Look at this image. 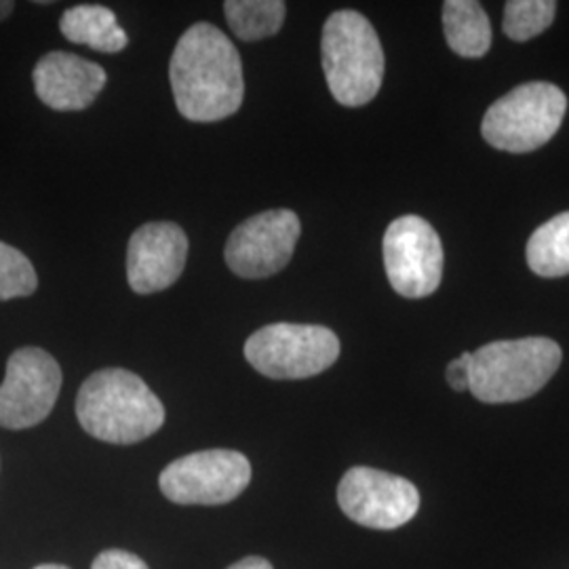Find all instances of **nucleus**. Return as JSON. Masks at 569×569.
<instances>
[{
	"mask_svg": "<svg viewBox=\"0 0 569 569\" xmlns=\"http://www.w3.org/2000/svg\"><path fill=\"white\" fill-rule=\"evenodd\" d=\"M443 30L449 49L460 58L479 60L491 47L488 13L477 0H448L443 4Z\"/></svg>",
	"mask_w": 569,
	"mask_h": 569,
	"instance_id": "15",
	"label": "nucleus"
},
{
	"mask_svg": "<svg viewBox=\"0 0 569 569\" xmlns=\"http://www.w3.org/2000/svg\"><path fill=\"white\" fill-rule=\"evenodd\" d=\"M60 30L68 41L87 44L100 53H119L129 44L114 11L102 4H77L66 9Z\"/></svg>",
	"mask_w": 569,
	"mask_h": 569,
	"instance_id": "14",
	"label": "nucleus"
},
{
	"mask_svg": "<svg viewBox=\"0 0 569 569\" xmlns=\"http://www.w3.org/2000/svg\"><path fill=\"white\" fill-rule=\"evenodd\" d=\"M16 9V2H7V0H0V21L7 20Z\"/></svg>",
	"mask_w": 569,
	"mask_h": 569,
	"instance_id": "23",
	"label": "nucleus"
},
{
	"mask_svg": "<svg viewBox=\"0 0 569 569\" xmlns=\"http://www.w3.org/2000/svg\"><path fill=\"white\" fill-rule=\"evenodd\" d=\"M224 13L241 41H262L283 28L287 4L283 0H228Z\"/></svg>",
	"mask_w": 569,
	"mask_h": 569,
	"instance_id": "17",
	"label": "nucleus"
},
{
	"mask_svg": "<svg viewBox=\"0 0 569 569\" xmlns=\"http://www.w3.org/2000/svg\"><path fill=\"white\" fill-rule=\"evenodd\" d=\"M188 237L171 222H150L131 234L127 249V279L136 293L163 291L182 277Z\"/></svg>",
	"mask_w": 569,
	"mask_h": 569,
	"instance_id": "12",
	"label": "nucleus"
},
{
	"mask_svg": "<svg viewBox=\"0 0 569 569\" xmlns=\"http://www.w3.org/2000/svg\"><path fill=\"white\" fill-rule=\"evenodd\" d=\"M169 81L183 119L224 121L244 98L243 63L224 32L207 21L190 26L176 44Z\"/></svg>",
	"mask_w": 569,
	"mask_h": 569,
	"instance_id": "1",
	"label": "nucleus"
},
{
	"mask_svg": "<svg viewBox=\"0 0 569 569\" xmlns=\"http://www.w3.org/2000/svg\"><path fill=\"white\" fill-rule=\"evenodd\" d=\"M563 361L550 338L500 340L470 352V392L481 403L526 401L549 385Z\"/></svg>",
	"mask_w": 569,
	"mask_h": 569,
	"instance_id": "3",
	"label": "nucleus"
},
{
	"mask_svg": "<svg viewBox=\"0 0 569 569\" xmlns=\"http://www.w3.org/2000/svg\"><path fill=\"white\" fill-rule=\"evenodd\" d=\"M91 569H148V566L133 552L110 549L103 550L96 557Z\"/></svg>",
	"mask_w": 569,
	"mask_h": 569,
	"instance_id": "20",
	"label": "nucleus"
},
{
	"mask_svg": "<svg viewBox=\"0 0 569 569\" xmlns=\"http://www.w3.org/2000/svg\"><path fill=\"white\" fill-rule=\"evenodd\" d=\"M60 363L42 348L23 346L7 361L0 385V427L23 430L49 418L60 397Z\"/></svg>",
	"mask_w": 569,
	"mask_h": 569,
	"instance_id": "9",
	"label": "nucleus"
},
{
	"mask_svg": "<svg viewBox=\"0 0 569 569\" xmlns=\"http://www.w3.org/2000/svg\"><path fill=\"white\" fill-rule=\"evenodd\" d=\"M566 110L568 98L557 84L526 82L489 106L481 133L496 150L526 154L552 140Z\"/></svg>",
	"mask_w": 569,
	"mask_h": 569,
	"instance_id": "5",
	"label": "nucleus"
},
{
	"mask_svg": "<svg viewBox=\"0 0 569 569\" xmlns=\"http://www.w3.org/2000/svg\"><path fill=\"white\" fill-rule=\"evenodd\" d=\"M77 418L87 435L112 446H133L164 425V407L140 376L121 367L100 369L82 382Z\"/></svg>",
	"mask_w": 569,
	"mask_h": 569,
	"instance_id": "2",
	"label": "nucleus"
},
{
	"mask_svg": "<svg viewBox=\"0 0 569 569\" xmlns=\"http://www.w3.org/2000/svg\"><path fill=\"white\" fill-rule=\"evenodd\" d=\"M34 569H70L66 566H58V563H44V566H37Z\"/></svg>",
	"mask_w": 569,
	"mask_h": 569,
	"instance_id": "24",
	"label": "nucleus"
},
{
	"mask_svg": "<svg viewBox=\"0 0 569 569\" xmlns=\"http://www.w3.org/2000/svg\"><path fill=\"white\" fill-rule=\"evenodd\" d=\"M448 385L458 392H465L470 388V352H462L458 359L449 363Z\"/></svg>",
	"mask_w": 569,
	"mask_h": 569,
	"instance_id": "21",
	"label": "nucleus"
},
{
	"mask_svg": "<svg viewBox=\"0 0 569 569\" xmlns=\"http://www.w3.org/2000/svg\"><path fill=\"white\" fill-rule=\"evenodd\" d=\"M39 287V274L20 249L0 241V302L28 298Z\"/></svg>",
	"mask_w": 569,
	"mask_h": 569,
	"instance_id": "19",
	"label": "nucleus"
},
{
	"mask_svg": "<svg viewBox=\"0 0 569 569\" xmlns=\"http://www.w3.org/2000/svg\"><path fill=\"white\" fill-rule=\"evenodd\" d=\"M321 58L336 102L359 108L378 96L385 81V51L366 16L352 9L331 13L323 26Z\"/></svg>",
	"mask_w": 569,
	"mask_h": 569,
	"instance_id": "4",
	"label": "nucleus"
},
{
	"mask_svg": "<svg viewBox=\"0 0 569 569\" xmlns=\"http://www.w3.org/2000/svg\"><path fill=\"white\" fill-rule=\"evenodd\" d=\"M385 268L392 289L420 300L432 296L443 279V244L437 230L420 216H403L385 234Z\"/></svg>",
	"mask_w": 569,
	"mask_h": 569,
	"instance_id": "8",
	"label": "nucleus"
},
{
	"mask_svg": "<svg viewBox=\"0 0 569 569\" xmlns=\"http://www.w3.org/2000/svg\"><path fill=\"white\" fill-rule=\"evenodd\" d=\"M555 16V0H509L505 7L502 28L510 41L526 42L552 26Z\"/></svg>",
	"mask_w": 569,
	"mask_h": 569,
	"instance_id": "18",
	"label": "nucleus"
},
{
	"mask_svg": "<svg viewBox=\"0 0 569 569\" xmlns=\"http://www.w3.org/2000/svg\"><path fill=\"white\" fill-rule=\"evenodd\" d=\"M300 232L302 224L293 211H262L237 226L228 237L226 264L243 279H268L291 262Z\"/></svg>",
	"mask_w": 569,
	"mask_h": 569,
	"instance_id": "11",
	"label": "nucleus"
},
{
	"mask_svg": "<svg viewBox=\"0 0 569 569\" xmlns=\"http://www.w3.org/2000/svg\"><path fill=\"white\" fill-rule=\"evenodd\" d=\"M226 569H274L272 563L264 559V557H244L241 561L232 563L230 568Z\"/></svg>",
	"mask_w": 569,
	"mask_h": 569,
	"instance_id": "22",
	"label": "nucleus"
},
{
	"mask_svg": "<svg viewBox=\"0 0 569 569\" xmlns=\"http://www.w3.org/2000/svg\"><path fill=\"white\" fill-rule=\"evenodd\" d=\"M526 256L531 272L538 277L559 279L569 274V211L536 228L529 237Z\"/></svg>",
	"mask_w": 569,
	"mask_h": 569,
	"instance_id": "16",
	"label": "nucleus"
},
{
	"mask_svg": "<svg viewBox=\"0 0 569 569\" xmlns=\"http://www.w3.org/2000/svg\"><path fill=\"white\" fill-rule=\"evenodd\" d=\"M340 357L338 336L321 326L274 323L244 342V359L272 380H305L323 373Z\"/></svg>",
	"mask_w": 569,
	"mask_h": 569,
	"instance_id": "6",
	"label": "nucleus"
},
{
	"mask_svg": "<svg viewBox=\"0 0 569 569\" xmlns=\"http://www.w3.org/2000/svg\"><path fill=\"white\" fill-rule=\"evenodd\" d=\"M346 517L369 529L401 528L420 510V491L399 475L369 467L350 468L338 486Z\"/></svg>",
	"mask_w": 569,
	"mask_h": 569,
	"instance_id": "10",
	"label": "nucleus"
},
{
	"mask_svg": "<svg viewBox=\"0 0 569 569\" xmlns=\"http://www.w3.org/2000/svg\"><path fill=\"white\" fill-rule=\"evenodd\" d=\"M251 481V465L234 449H204L173 460L159 477L164 498L183 507H220Z\"/></svg>",
	"mask_w": 569,
	"mask_h": 569,
	"instance_id": "7",
	"label": "nucleus"
},
{
	"mask_svg": "<svg viewBox=\"0 0 569 569\" xmlns=\"http://www.w3.org/2000/svg\"><path fill=\"white\" fill-rule=\"evenodd\" d=\"M32 81L44 106L58 112H79L98 100L108 74L96 61L53 51L34 66Z\"/></svg>",
	"mask_w": 569,
	"mask_h": 569,
	"instance_id": "13",
	"label": "nucleus"
}]
</instances>
